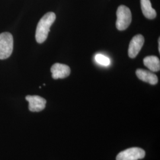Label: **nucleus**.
<instances>
[{
  "instance_id": "obj_2",
  "label": "nucleus",
  "mask_w": 160,
  "mask_h": 160,
  "mask_svg": "<svg viewBox=\"0 0 160 160\" xmlns=\"http://www.w3.org/2000/svg\"><path fill=\"white\" fill-rule=\"evenodd\" d=\"M116 28L120 31L126 30L132 21V14L130 9L125 6H120L116 12Z\"/></svg>"
},
{
  "instance_id": "obj_10",
  "label": "nucleus",
  "mask_w": 160,
  "mask_h": 160,
  "mask_svg": "<svg viewBox=\"0 0 160 160\" xmlns=\"http://www.w3.org/2000/svg\"><path fill=\"white\" fill-rule=\"evenodd\" d=\"M143 64L145 67L153 72L160 71V61L159 58L155 56H148L143 59Z\"/></svg>"
},
{
  "instance_id": "obj_12",
  "label": "nucleus",
  "mask_w": 160,
  "mask_h": 160,
  "mask_svg": "<svg viewBox=\"0 0 160 160\" xmlns=\"http://www.w3.org/2000/svg\"><path fill=\"white\" fill-rule=\"evenodd\" d=\"M158 51L160 52V39H158Z\"/></svg>"
},
{
  "instance_id": "obj_6",
  "label": "nucleus",
  "mask_w": 160,
  "mask_h": 160,
  "mask_svg": "<svg viewBox=\"0 0 160 160\" xmlns=\"http://www.w3.org/2000/svg\"><path fill=\"white\" fill-rule=\"evenodd\" d=\"M26 100L29 102V109L33 112H39L45 108L46 101L39 96H28Z\"/></svg>"
},
{
  "instance_id": "obj_3",
  "label": "nucleus",
  "mask_w": 160,
  "mask_h": 160,
  "mask_svg": "<svg viewBox=\"0 0 160 160\" xmlns=\"http://www.w3.org/2000/svg\"><path fill=\"white\" fill-rule=\"evenodd\" d=\"M13 44V37L10 33L4 32L0 34V59H5L11 56Z\"/></svg>"
},
{
  "instance_id": "obj_1",
  "label": "nucleus",
  "mask_w": 160,
  "mask_h": 160,
  "mask_svg": "<svg viewBox=\"0 0 160 160\" xmlns=\"http://www.w3.org/2000/svg\"><path fill=\"white\" fill-rule=\"evenodd\" d=\"M56 19V15L53 12H49L41 18L38 24L36 31V40L38 43H42L46 40L50 28Z\"/></svg>"
},
{
  "instance_id": "obj_9",
  "label": "nucleus",
  "mask_w": 160,
  "mask_h": 160,
  "mask_svg": "<svg viewBox=\"0 0 160 160\" xmlns=\"http://www.w3.org/2000/svg\"><path fill=\"white\" fill-rule=\"evenodd\" d=\"M141 6L144 16L148 19H154L157 16V12L152 7L150 0H141Z\"/></svg>"
},
{
  "instance_id": "obj_7",
  "label": "nucleus",
  "mask_w": 160,
  "mask_h": 160,
  "mask_svg": "<svg viewBox=\"0 0 160 160\" xmlns=\"http://www.w3.org/2000/svg\"><path fill=\"white\" fill-rule=\"evenodd\" d=\"M52 77L53 79H63L68 77L71 73V69L68 65L62 63L53 64L51 69Z\"/></svg>"
},
{
  "instance_id": "obj_11",
  "label": "nucleus",
  "mask_w": 160,
  "mask_h": 160,
  "mask_svg": "<svg viewBox=\"0 0 160 160\" xmlns=\"http://www.w3.org/2000/svg\"><path fill=\"white\" fill-rule=\"evenodd\" d=\"M95 60L97 63L105 67L109 66L110 63V59L109 58L100 53L95 56Z\"/></svg>"
},
{
  "instance_id": "obj_5",
  "label": "nucleus",
  "mask_w": 160,
  "mask_h": 160,
  "mask_svg": "<svg viewBox=\"0 0 160 160\" xmlns=\"http://www.w3.org/2000/svg\"><path fill=\"white\" fill-rule=\"evenodd\" d=\"M144 43V38L141 34L135 36L129 43L128 55L131 58H135L141 50Z\"/></svg>"
},
{
  "instance_id": "obj_4",
  "label": "nucleus",
  "mask_w": 160,
  "mask_h": 160,
  "mask_svg": "<svg viewBox=\"0 0 160 160\" xmlns=\"http://www.w3.org/2000/svg\"><path fill=\"white\" fill-rule=\"evenodd\" d=\"M145 152L142 148L133 147L120 152L116 157V160H138L145 157Z\"/></svg>"
},
{
  "instance_id": "obj_8",
  "label": "nucleus",
  "mask_w": 160,
  "mask_h": 160,
  "mask_svg": "<svg viewBox=\"0 0 160 160\" xmlns=\"http://www.w3.org/2000/svg\"><path fill=\"white\" fill-rule=\"evenodd\" d=\"M136 74L139 80H142L151 85H155L158 83V77L156 75L148 71L143 69H138Z\"/></svg>"
}]
</instances>
